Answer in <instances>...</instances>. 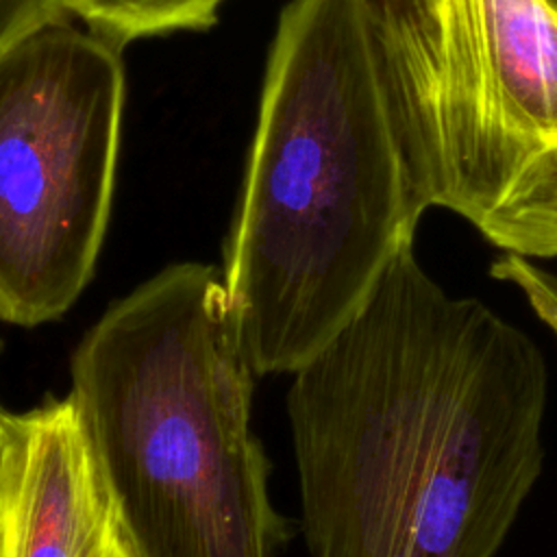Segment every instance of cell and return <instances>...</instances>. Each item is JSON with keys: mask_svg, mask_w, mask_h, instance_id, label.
Segmentation results:
<instances>
[{"mask_svg": "<svg viewBox=\"0 0 557 557\" xmlns=\"http://www.w3.org/2000/svg\"><path fill=\"white\" fill-rule=\"evenodd\" d=\"M540 346L450 296L413 242L292 374L287 420L311 557H494L544 466Z\"/></svg>", "mask_w": 557, "mask_h": 557, "instance_id": "cell-1", "label": "cell"}, {"mask_svg": "<svg viewBox=\"0 0 557 557\" xmlns=\"http://www.w3.org/2000/svg\"><path fill=\"white\" fill-rule=\"evenodd\" d=\"M424 211L376 0H292L274 30L222 265L252 372L294 374L324 350L416 239Z\"/></svg>", "mask_w": 557, "mask_h": 557, "instance_id": "cell-2", "label": "cell"}, {"mask_svg": "<svg viewBox=\"0 0 557 557\" xmlns=\"http://www.w3.org/2000/svg\"><path fill=\"white\" fill-rule=\"evenodd\" d=\"M255 376L209 263L165 265L81 337L70 394L135 557H278L289 542L252 429Z\"/></svg>", "mask_w": 557, "mask_h": 557, "instance_id": "cell-3", "label": "cell"}, {"mask_svg": "<svg viewBox=\"0 0 557 557\" xmlns=\"http://www.w3.org/2000/svg\"><path fill=\"white\" fill-rule=\"evenodd\" d=\"M418 198L492 246L557 259V11L548 0H376Z\"/></svg>", "mask_w": 557, "mask_h": 557, "instance_id": "cell-4", "label": "cell"}, {"mask_svg": "<svg viewBox=\"0 0 557 557\" xmlns=\"http://www.w3.org/2000/svg\"><path fill=\"white\" fill-rule=\"evenodd\" d=\"M120 50L63 15L0 54L2 322H52L94 276L120 154Z\"/></svg>", "mask_w": 557, "mask_h": 557, "instance_id": "cell-5", "label": "cell"}, {"mask_svg": "<svg viewBox=\"0 0 557 557\" xmlns=\"http://www.w3.org/2000/svg\"><path fill=\"white\" fill-rule=\"evenodd\" d=\"M0 557H135L72 394L2 416Z\"/></svg>", "mask_w": 557, "mask_h": 557, "instance_id": "cell-6", "label": "cell"}, {"mask_svg": "<svg viewBox=\"0 0 557 557\" xmlns=\"http://www.w3.org/2000/svg\"><path fill=\"white\" fill-rule=\"evenodd\" d=\"M224 0H65L91 33L117 48L172 30H207L218 22Z\"/></svg>", "mask_w": 557, "mask_h": 557, "instance_id": "cell-7", "label": "cell"}, {"mask_svg": "<svg viewBox=\"0 0 557 557\" xmlns=\"http://www.w3.org/2000/svg\"><path fill=\"white\" fill-rule=\"evenodd\" d=\"M490 276L516 287L533 315L557 339V274L540 268L527 257L503 252L492 261Z\"/></svg>", "mask_w": 557, "mask_h": 557, "instance_id": "cell-8", "label": "cell"}, {"mask_svg": "<svg viewBox=\"0 0 557 557\" xmlns=\"http://www.w3.org/2000/svg\"><path fill=\"white\" fill-rule=\"evenodd\" d=\"M63 15L65 0H0V54L37 26Z\"/></svg>", "mask_w": 557, "mask_h": 557, "instance_id": "cell-9", "label": "cell"}, {"mask_svg": "<svg viewBox=\"0 0 557 557\" xmlns=\"http://www.w3.org/2000/svg\"><path fill=\"white\" fill-rule=\"evenodd\" d=\"M2 416H4V409H0V455H2Z\"/></svg>", "mask_w": 557, "mask_h": 557, "instance_id": "cell-10", "label": "cell"}, {"mask_svg": "<svg viewBox=\"0 0 557 557\" xmlns=\"http://www.w3.org/2000/svg\"><path fill=\"white\" fill-rule=\"evenodd\" d=\"M548 2H550V7L557 11V0H548Z\"/></svg>", "mask_w": 557, "mask_h": 557, "instance_id": "cell-11", "label": "cell"}]
</instances>
